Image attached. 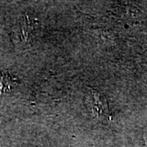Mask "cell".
Returning a JSON list of instances; mask_svg holds the SVG:
<instances>
[{
	"mask_svg": "<svg viewBox=\"0 0 147 147\" xmlns=\"http://www.w3.org/2000/svg\"><path fill=\"white\" fill-rule=\"evenodd\" d=\"M91 96H89L88 101L91 108V113L96 119L102 122L107 123L110 120L111 117L109 113L108 105L105 97L98 90L92 89Z\"/></svg>",
	"mask_w": 147,
	"mask_h": 147,
	"instance_id": "6da1fadb",
	"label": "cell"
},
{
	"mask_svg": "<svg viewBox=\"0 0 147 147\" xmlns=\"http://www.w3.org/2000/svg\"><path fill=\"white\" fill-rule=\"evenodd\" d=\"M15 84H16V79L11 74L7 73L2 74L0 79V93L9 90Z\"/></svg>",
	"mask_w": 147,
	"mask_h": 147,
	"instance_id": "7a4b0ae2",
	"label": "cell"
}]
</instances>
